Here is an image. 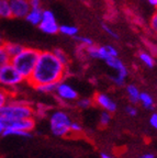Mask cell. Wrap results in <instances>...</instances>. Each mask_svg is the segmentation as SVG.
<instances>
[{"label": "cell", "mask_w": 157, "mask_h": 158, "mask_svg": "<svg viewBox=\"0 0 157 158\" xmlns=\"http://www.w3.org/2000/svg\"><path fill=\"white\" fill-rule=\"evenodd\" d=\"M67 66L55 56L53 51H41L32 74L27 79L34 87L45 84H58L64 79Z\"/></svg>", "instance_id": "obj_1"}, {"label": "cell", "mask_w": 157, "mask_h": 158, "mask_svg": "<svg viewBox=\"0 0 157 158\" xmlns=\"http://www.w3.org/2000/svg\"><path fill=\"white\" fill-rule=\"evenodd\" d=\"M40 49H36L34 47H25L15 56L11 57L10 63L15 66L20 74L24 77L27 80L32 74L33 69L36 65L37 58L40 56Z\"/></svg>", "instance_id": "obj_2"}, {"label": "cell", "mask_w": 157, "mask_h": 158, "mask_svg": "<svg viewBox=\"0 0 157 158\" xmlns=\"http://www.w3.org/2000/svg\"><path fill=\"white\" fill-rule=\"evenodd\" d=\"M0 116L8 118H15V120L34 118L35 110L28 102L10 100L3 108L0 109Z\"/></svg>", "instance_id": "obj_3"}, {"label": "cell", "mask_w": 157, "mask_h": 158, "mask_svg": "<svg viewBox=\"0 0 157 158\" xmlns=\"http://www.w3.org/2000/svg\"><path fill=\"white\" fill-rule=\"evenodd\" d=\"M71 120L63 110H56L49 115V128L53 135L64 137L70 133Z\"/></svg>", "instance_id": "obj_4"}, {"label": "cell", "mask_w": 157, "mask_h": 158, "mask_svg": "<svg viewBox=\"0 0 157 158\" xmlns=\"http://www.w3.org/2000/svg\"><path fill=\"white\" fill-rule=\"evenodd\" d=\"M24 80V77L18 72L11 63H8L0 68V87L2 88L11 90L21 85Z\"/></svg>", "instance_id": "obj_5"}, {"label": "cell", "mask_w": 157, "mask_h": 158, "mask_svg": "<svg viewBox=\"0 0 157 158\" xmlns=\"http://www.w3.org/2000/svg\"><path fill=\"white\" fill-rule=\"evenodd\" d=\"M106 64L110 67L111 69H113L116 72V75L112 77V81L116 84V86L118 87H122L124 86L125 80H126V77H128V68L124 65V63L119 58L118 56L117 57H109L107 58Z\"/></svg>", "instance_id": "obj_6"}, {"label": "cell", "mask_w": 157, "mask_h": 158, "mask_svg": "<svg viewBox=\"0 0 157 158\" xmlns=\"http://www.w3.org/2000/svg\"><path fill=\"white\" fill-rule=\"evenodd\" d=\"M86 53L89 57L93 59H101L106 60L109 57H117L119 56L118 49L112 45H102V46H96V45H90V46L85 47Z\"/></svg>", "instance_id": "obj_7"}, {"label": "cell", "mask_w": 157, "mask_h": 158, "mask_svg": "<svg viewBox=\"0 0 157 158\" xmlns=\"http://www.w3.org/2000/svg\"><path fill=\"white\" fill-rule=\"evenodd\" d=\"M0 125L3 130H19V131L31 132L35 126L34 118H23V120H15V118H8L0 116Z\"/></svg>", "instance_id": "obj_8"}, {"label": "cell", "mask_w": 157, "mask_h": 158, "mask_svg": "<svg viewBox=\"0 0 157 158\" xmlns=\"http://www.w3.org/2000/svg\"><path fill=\"white\" fill-rule=\"evenodd\" d=\"M37 27L43 33L49 35L56 34V33H58L59 30V24L57 23L56 18L51 10H43L42 20Z\"/></svg>", "instance_id": "obj_9"}, {"label": "cell", "mask_w": 157, "mask_h": 158, "mask_svg": "<svg viewBox=\"0 0 157 158\" xmlns=\"http://www.w3.org/2000/svg\"><path fill=\"white\" fill-rule=\"evenodd\" d=\"M55 94H56L57 98L59 100L65 102L76 101L78 99V92H77L76 89L74 87H71L70 85H68L67 82H64L63 80L56 85Z\"/></svg>", "instance_id": "obj_10"}, {"label": "cell", "mask_w": 157, "mask_h": 158, "mask_svg": "<svg viewBox=\"0 0 157 158\" xmlns=\"http://www.w3.org/2000/svg\"><path fill=\"white\" fill-rule=\"evenodd\" d=\"M11 15L17 19H24L29 11L31 10V5L29 0H9Z\"/></svg>", "instance_id": "obj_11"}, {"label": "cell", "mask_w": 157, "mask_h": 158, "mask_svg": "<svg viewBox=\"0 0 157 158\" xmlns=\"http://www.w3.org/2000/svg\"><path fill=\"white\" fill-rule=\"evenodd\" d=\"M93 103L100 106L103 111H108L110 113L117 111L118 106L117 103L112 100L111 97H109L106 94H96L93 97Z\"/></svg>", "instance_id": "obj_12"}, {"label": "cell", "mask_w": 157, "mask_h": 158, "mask_svg": "<svg viewBox=\"0 0 157 158\" xmlns=\"http://www.w3.org/2000/svg\"><path fill=\"white\" fill-rule=\"evenodd\" d=\"M42 13L43 10L41 9V7L39 8H31V10L29 11V13L27 15V17L24 18L25 21L32 25H39L42 20Z\"/></svg>", "instance_id": "obj_13"}, {"label": "cell", "mask_w": 157, "mask_h": 158, "mask_svg": "<svg viewBox=\"0 0 157 158\" xmlns=\"http://www.w3.org/2000/svg\"><path fill=\"white\" fill-rule=\"evenodd\" d=\"M3 47L7 51L8 55L10 56V58L13 56H15L17 54H19L24 46L22 44H19V43H15V42H5L3 43Z\"/></svg>", "instance_id": "obj_14"}, {"label": "cell", "mask_w": 157, "mask_h": 158, "mask_svg": "<svg viewBox=\"0 0 157 158\" xmlns=\"http://www.w3.org/2000/svg\"><path fill=\"white\" fill-rule=\"evenodd\" d=\"M125 90H126V94H128L130 101L132 102L133 104L138 103V99H140V94H141L140 89L135 86V85L131 84V85H128V86H126Z\"/></svg>", "instance_id": "obj_15"}, {"label": "cell", "mask_w": 157, "mask_h": 158, "mask_svg": "<svg viewBox=\"0 0 157 158\" xmlns=\"http://www.w3.org/2000/svg\"><path fill=\"white\" fill-rule=\"evenodd\" d=\"M138 102H140L145 109H147V110H152L155 106L154 99H153V97L151 96L150 94H147V92H141Z\"/></svg>", "instance_id": "obj_16"}, {"label": "cell", "mask_w": 157, "mask_h": 158, "mask_svg": "<svg viewBox=\"0 0 157 158\" xmlns=\"http://www.w3.org/2000/svg\"><path fill=\"white\" fill-rule=\"evenodd\" d=\"M138 58L148 68H153L155 66V58L153 56L152 53L145 52V51H141L138 53Z\"/></svg>", "instance_id": "obj_17"}, {"label": "cell", "mask_w": 157, "mask_h": 158, "mask_svg": "<svg viewBox=\"0 0 157 158\" xmlns=\"http://www.w3.org/2000/svg\"><path fill=\"white\" fill-rule=\"evenodd\" d=\"M11 15V9H10L9 0H0V20L1 19H10Z\"/></svg>", "instance_id": "obj_18"}, {"label": "cell", "mask_w": 157, "mask_h": 158, "mask_svg": "<svg viewBox=\"0 0 157 158\" xmlns=\"http://www.w3.org/2000/svg\"><path fill=\"white\" fill-rule=\"evenodd\" d=\"M58 32H61L62 34L66 35L69 37H74L76 35H78V29L75 25H69V24H63L59 25Z\"/></svg>", "instance_id": "obj_19"}, {"label": "cell", "mask_w": 157, "mask_h": 158, "mask_svg": "<svg viewBox=\"0 0 157 158\" xmlns=\"http://www.w3.org/2000/svg\"><path fill=\"white\" fill-rule=\"evenodd\" d=\"M3 136H18V137H31V132L28 131H19V130H3Z\"/></svg>", "instance_id": "obj_20"}, {"label": "cell", "mask_w": 157, "mask_h": 158, "mask_svg": "<svg viewBox=\"0 0 157 158\" xmlns=\"http://www.w3.org/2000/svg\"><path fill=\"white\" fill-rule=\"evenodd\" d=\"M57 84H45V85H39V86L34 87V89L37 92H41V94H54L55 89H56Z\"/></svg>", "instance_id": "obj_21"}, {"label": "cell", "mask_w": 157, "mask_h": 158, "mask_svg": "<svg viewBox=\"0 0 157 158\" xmlns=\"http://www.w3.org/2000/svg\"><path fill=\"white\" fill-rule=\"evenodd\" d=\"M11 97L12 96H11L10 90L0 87V109L3 108V106L11 100Z\"/></svg>", "instance_id": "obj_22"}, {"label": "cell", "mask_w": 157, "mask_h": 158, "mask_svg": "<svg viewBox=\"0 0 157 158\" xmlns=\"http://www.w3.org/2000/svg\"><path fill=\"white\" fill-rule=\"evenodd\" d=\"M53 53H54L55 56H56L57 58L63 63V64L66 65V66L68 65L69 59H68V56H67V54H66L65 51H63L62 48H55L54 51H53Z\"/></svg>", "instance_id": "obj_23"}, {"label": "cell", "mask_w": 157, "mask_h": 158, "mask_svg": "<svg viewBox=\"0 0 157 158\" xmlns=\"http://www.w3.org/2000/svg\"><path fill=\"white\" fill-rule=\"evenodd\" d=\"M10 56L8 55L7 51L5 49V47L0 46V68L1 67H3L6 64H8V63H10Z\"/></svg>", "instance_id": "obj_24"}, {"label": "cell", "mask_w": 157, "mask_h": 158, "mask_svg": "<svg viewBox=\"0 0 157 158\" xmlns=\"http://www.w3.org/2000/svg\"><path fill=\"white\" fill-rule=\"evenodd\" d=\"M77 106L81 109H89L93 104V99L90 98H80L77 99Z\"/></svg>", "instance_id": "obj_25"}, {"label": "cell", "mask_w": 157, "mask_h": 158, "mask_svg": "<svg viewBox=\"0 0 157 158\" xmlns=\"http://www.w3.org/2000/svg\"><path fill=\"white\" fill-rule=\"evenodd\" d=\"M73 39H75L81 46L83 47H87V46H90V45H93V41L88 36H79V35H76L74 36Z\"/></svg>", "instance_id": "obj_26"}, {"label": "cell", "mask_w": 157, "mask_h": 158, "mask_svg": "<svg viewBox=\"0 0 157 158\" xmlns=\"http://www.w3.org/2000/svg\"><path fill=\"white\" fill-rule=\"evenodd\" d=\"M111 122V113L108 111H103L101 112L100 118H99V123L102 126L109 125V123Z\"/></svg>", "instance_id": "obj_27"}, {"label": "cell", "mask_w": 157, "mask_h": 158, "mask_svg": "<svg viewBox=\"0 0 157 158\" xmlns=\"http://www.w3.org/2000/svg\"><path fill=\"white\" fill-rule=\"evenodd\" d=\"M150 27H151V31L157 36V10L153 13L152 17H151Z\"/></svg>", "instance_id": "obj_28"}, {"label": "cell", "mask_w": 157, "mask_h": 158, "mask_svg": "<svg viewBox=\"0 0 157 158\" xmlns=\"http://www.w3.org/2000/svg\"><path fill=\"white\" fill-rule=\"evenodd\" d=\"M102 29H103V31H104V32H106L108 35H110L112 39L119 40V34L116 32V31H114V30L112 29V27H109L108 24H104V23H103V24H102Z\"/></svg>", "instance_id": "obj_29"}, {"label": "cell", "mask_w": 157, "mask_h": 158, "mask_svg": "<svg viewBox=\"0 0 157 158\" xmlns=\"http://www.w3.org/2000/svg\"><path fill=\"white\" fill-rule=\"evenodd\" d=\"M70 132H71V133H75V134L81 133V132H83V126H81V124L78 123V122H73V121H71Z\"/></svg>", "instance_id": "obj_30"}, {"label": "cell", "mask_w": 157, "mask_h": 158, "mask_svg": "<svg viewBox=\"0 0 157 158\" xmlns=\"http://www.w3.org/2000/svg\"><path fill=\"white\" fill-rule=\"evenodd\" d=\"M125 113L128 114L129 116H132V118H134V116L138 115V109L135 108L134 106H128L126 108H125Z\"/></svg>", "instance_id": "obj_31"}, {"label": "cell", "mask_w": 157, "mask_h": 158, "mask_svg": "<svg viewBox=\"0 0 157 158\" xmlns=\"http://www.w3.org/2000/svg\"><path fill=\"white\" fill-rule=\"evenodd\" d=\"M150 124L152 125V127H154L155 130H157V113H153L150 118Z\"/></svg>", "instance_id": "obj_32"}, {"label": "cell", "mask_w": 157, "mask_h": 158, "mask_svg": "<svg viewBox=\"0 0 157 158\" xmlns=\"http://www.w3.org/2000/svg\"><path fill=\"white\" fill-rule=\"evenodd\" d=\"M30 1V5L32 8H39L41 7V2L42 0H29Z\"/></svg>", "instance_id": "obj_33"}, {"label": "cell", "mask_w": 157, "mask_h": 158, "mask_svg": "<svg viewBox=\"0 0 157 158\" xmlns=\"http://www.w3.org/2000/svg\"><path fill=\"white\" fill-rule=\"evenodd\" d=\"M138 158H155V155L153 153H146V154H143Z\"/></svg>", "instance_id": "obj_34"}, {"label": "cell", "mask_w": 157, "mask_h": 158, "mask_svg": "<svg viewBox=\"0 0 157 158\" xmlns=\"http://www.w3.org/2000/svg\"><path fill=\"white\" fill-rule=\"evenodd\" d=\"M147 1L153 8H155L157 10V0H147Z\"/></svg>", "instance_id": "obj_35"}, {"label": "cell", "mask_w": 157, "mask_h": 158, "mask_svg": "<svg viewBox=\"0 0 157 158\" xmlns=\"http://www.w3.org/2000/svg\"><path fill=\"white\" fill-rule=\"evenodd\" d=\"M100 158H114V157H112V156L109 155V154H107V153H102L100 155Z\"/></svg>", "instance_id": "obj_36"}, {"label": "cell", "mask_w": 157, "mask_h": 158, "mask_svg": "<svg viewBox=\"0 0 157 158\" xmlns=\"http://www.w3.org/2000/svg\"><path fill=\"white\" fill-rule=\"evenodd\" d=\"M6 41H5V39H3V36H2V34H1V32H0V46H2L3 45V43H5Z\"/></svg>", "instance_id": "obj_37"}, {"label": "cell", "mask_w": 157, "mask_h": 158, "mask_svg": "<svg viewBox=\"0 0 157 158\" xmlns=\"http://www.w3.org/2000/svg\"><path fill=\"white\" fill-rule=\"evenodd\" d=\"M2 133H3V127L0 125V135H2Z\"/></svg>", "instance_id": "obj_38"}]
</instances>
